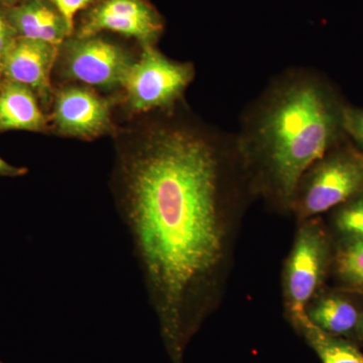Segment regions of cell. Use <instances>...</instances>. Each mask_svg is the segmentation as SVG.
I'll return each mask as SVG.
<instances>
[{
  "label": "cell",
  "instance_id": "obj_1",
  "mask_svg": "<svg viewBox=\"0 0 363 363\" xmlns=\"http://www.w3.org/2000/svg\"><path fill=\"white\" fill-rule=\"evenodd\" d=\"M117 184L162 340L182 363L193 333L189 305L221 257L218 150L191 128H157L124 155Z\"/></svg>",
  "mask_w": 363,
  "mask_h": 363
},
{
  "label": "cell",
  "instance_id": "obj_2",
  "mask_svg": "<svg viewBox=\"0 0 363 363\" xmlns=\"http://www.w3.org/2000/svg\"><path fill=\"white\" fill-rule=\"evenodd\" d=\"M330 96L309 72H288L267 88L243 121L238 145L262 157L289 199L342 128V108L337 111Z\"/></svg>",
  "mask_w": 363,
  "mask_h": 363
},
{
  "label": "cell",
  "instance_id": "obj_3",
  "mask_svg": "<svg viewBox=\"0 0 363 363\" xmlns=\"http://www.w3.org/2000/svg\"><path fill=\"white\" fill-rule=\"evenodd\" d=\"M193 76L194 70L190 64L171 61L150 45L128 67L121 85L133 109L149 111L175 104Z\"/></svg>",
  "mask_w": 363,
  "mask_h": 363
},
{
  "label": "cell",
  "instance_id": "obj_4",
  "mask_svg": "<svg viewBox=\"0 0 363 363\" xmlns=\"http://www.w3.org/2000/svg\"><path fill=\"white\" fill-rule=\"evenodd\" d=\"M313 172L303 195L306 214L323 213L359 192L363 186V167L359 159L333 156L321 159Z\"/></svg>",
  "mask_w": 363,
  "mask_h": 363
},
{
  "label": "cell",
  "instance_id": "obj_5",
  "mask_svg": "<svg viewBox=\"0 0 363 363\" xmlns=\"http://www.w3.org/2000/svg\"><path fill=\"white\" fill-rule=\"evenodd\" d=\"M131 63L123 49L94 37L80 38L67 48V73L86 84L101 87L121 84Z\"/></svg>",
  "mask_w": 363,
  "mask_h": 363
},
{
  "label": "cell",
  "instance_id": "obj_6",
  "mask_svg": "<svg viewBox=\"0 0 363 363\" xmlns=\"http://www.w3.org/2000/svg\"><path fill=\"white\" fill-rule=\"evenodd\" d=\"M162 30L161 18L145 0H104L91 11L80 38L111 30L135 38L145 47H150Z\"/></svg>",
  "mask_w": 363,
  "mask_h": 363
},
{
  "label": "cell",
  "instance_id": "obj_7",
  "mask_svg": "<svg viewBox=\"0 0 363 363\" xmlns=\"http://www.w3.org/2000/svg\"><path fill=\"white\" fill-rule=\"evenodd\" d=\"M54 121L64 135L94 138L111 128V107L93 91L68 87L57 95Z\"/></svg>",
  "mask_w": 363,
  "mask_h": 363
},
{
  "label": "cell",
  "instance_id": "obj_8",
  "mask_svg": "<svg viewBox=\"0 0 363 363\" xmlns=\"http://www.w3.org/2000/svg\"><path fill=\"white\" fill-rule=\"evenodd\" d=\"M323 264V242L319 234L306 228L298 235L288 269V292L294 320L307 315L306 304L316 290Z\"/></svg>",
  "mask_w": 363,
  "mask_h": 363
},
{
  "label": "cell",
  "instance_id": "obj_9",
  "mask_svg": "<svg viewBox=\"0 0 363 363\" xmlns=\"http://www.w3.org/2000/svg\"><path fill=\"white\" fill-rule=\"evenodd\" d=\"M56 47L21 38L16 39L0 64V73L6 80L20 83L47 98L50 95V72L54 63Z\"/></svg>",
  "mask_w": 363,
  "mask_h": 363
},
{
  "label": "cell",
  "instance_id": "obj_10",
  "mask_svg": "<svg viewBox=\"0 0 363 363\" xmlns=\"http://www.w3.org/2000/svg\"><path fill=\"white\" fill-rule=\"evenodd\" d=\"M45 118L30 88L6 80L0 85V131H42Z\"/></svg>",
  "mask_w": 363,
  "mask_h": 363
},
{
  "label": "cell",
  "instance_id": "obj_11",
  "mask_svg": "<svg viewBox=\"0 0 363 363\" xmlns=\"http://www.w3.org/2000/svg\"><path fill=\"white\" fill-rule=\"evenodd\" d=\"M11 21L21 38L42 40L55 47L69 33L62 16L44 2L30 1L18 7L11 14Z\"/></svg>",
  "mask_w": 363,
  "mask_h": 363
},
{
  "label": "cell",
  "instance_id": "obj_12",
  "mask_svg": "<svg viewBox=\"0 0 363 363\" xmlns=\"http://www.w3.org/2000/svg\"><path fill=\"white\" fill-rule=\"evenodd\" d=\"M295 323L322 363H363V354L354 345L322 330L308 314Z\"/></svg>",
  "mask_w": 363,
  "mask_h": 363
},
{
  "label": "cell",
  "instance_id": "obj_13",
  "mask_svg": "<svg viewBox=\"0 0 363 363\" xmlns=\"http://www.w3.org/2000/svg\"><path fill=\"white\" fill-rule=\"evenodd\" d=\"M308 317L320 329L334 336L347 335L357 330L360 320L354 306L334 297L322 300Z\"/></svg>",
  "mask_w": 363,
  "mask_h": 363
},
{
  "label": "cell",
  "instance_id": "obj_14",
  "mask_svg": "<svg viewBox=\"0 0 363 363\" xmlns=\"http://www.w3.org/2000/svg\"><path fill=\"white\" fill-rule=\"evenodd\" d=\"M339 267L348 281L363 289V240H355L345 247Z\"/></svg>",
  "mask_w": 363,
  "mask_h": 363
},
{
  "label": "cell",
  "instance_id": "obj_15",
  "mask_svg": "<svg viewBox=\"0 0 363 363\" xmlns=\"http://www.w3.org/2000/svg\"><path fill=\"white\" fill-rule=\"evenodd\" d=\"M337 225L355 240H363V197L343 208L338 214Z\"/></svg>",
  "mask_w": 363,
  "mask_h": 363
},
{
  "label": "cell",
  "instance_id": "obj_16",
  "mask_svg": "<svg viewBox=\"0 0 363 363\" xmlns=\"http://www.w3.org/2000/svg\"><path fill=\"white\" fill-rule=\"evenodd\" d=\"M341 125L346 135L363 149V109L342 107Z\"/></svg>",
  "mask_w": 363,
  "mask_h": 363
},
{
  "label": "cell",
  "instance_id": "obj_17",
  "mask_svg": "<svg viewBox=\"0 0 363 363\" xmlns=\"http://www.w3.org/2000/svg\"><path fill=\"white\" fill-rule=\"evenodd\" d=\"M60 16L65 21L69 33L73 30L74 18L81 9H85L94 0H51Z\"/></svg>",
  "mask_w": 363,
  "mask_h": 363
},
{
  "label": "cell",
  "instance_id": "obj_18",
  "mask_svg": "<svg viewBox=\"0 0 363 363\" xmlns=\"http://www.w3.org/2000/svg\"><path fill=\"white\" fill-rule=\"evenodd\" d=\"M13 26L9 25L4 16L0 13V64L16 40V38L13 37Z\"/></svg>",
  "mask_w": 363,
  "mask_h": 363
},
{
  "label": "cell",
  "instance_id": "obj_19",
  "mask_svg": "<svg viewBox=\"0 0 363 363\" xmlns=\"http://www.w3.org/2000/svg\"><path fill=\"white\" fill-rule=\"evenodd\" d=\"M26 172H28V169L26 168L13 166V164H9L2 157H0V177L14 178V177L26 175Z\"/></svg>",
  "mask_w": 363,
  "mask_h": 363
},
{
  "label": "cell",
  "instance_id": "obj_20",
  "mask_svg": "<svg viewBox=\"0 0 363 363\" xmlns=\"http://www.w3.org/2000/svg\"><path fill=\"white\" fill-rule=\"evenodd\" d=\"M357 330L358 334H359L360 337H362L363 340V318H360L359 323L357 325Z\"/></svg>",
  "mask_w": 363,
  "mask_h": 363
},
{
  "label": "cell",
  "instance_id": "obj_21",
  "mask_svg": "<svg viewBox=\"0 0 363 363\" xmlns=\"http://www.w3.org/2000/svg\"><path fill=\"white\" fill-rule=\"evenodd\" d=\"M0 1H1V2H11V1H13V0H0Z\"/></svg>",
  "mask_w": 363,
  "mask_h": 363
},
{
  "label": "cell",
  "instance_id": "obj_22",
  "mask_svg": "<svg viewBox=\"0 0 363 363\" xmlns=\"http://www.w3.org/2000/svg\"><path fill=\"white\" fill-rule=\"evenodd\" d=\"M360 162H362V164L363 167V156L359 157Z\"/></svg>",
  "mask_w": 363,
  "mask_h": 363
},
{
  "label": "cell",
  "instance_id": "obj_23",
  "mask_svg": "<svg viewBox=\"0 0 363 363\" xmlns=\"http://www.w3.org/2000/svg\"><path fill=\"white\" fill-rule=\"evenodd\" d=\"M0 363H4V362H0Z\"/></svg>",
  "mask_w": 363,
  "mask_h": 363
},
{
  "label": "cell",
  "instance_id": "obj_24",
  "mask_svg": "<svg viewBox=\"0 0 363 363\" xmlns=\"http://www.w3.org/2000/svg\"><path fill=\"white\" fill-rule=\"evenodd\" d=\"M0 85H1V83H0Z\"/></svg>",
  "mask_w": 363,
  "mask_h": 363
}]
</instances>
